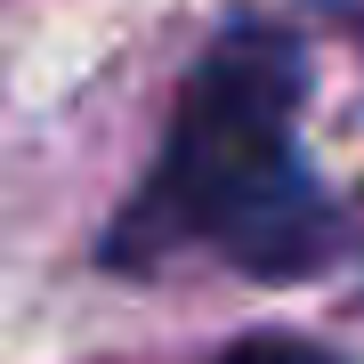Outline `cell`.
Here are the masks:
<instances>
[{"label":"cell","instance_id":"cell-1","mask_svg":"<svg viewBox=\"0 0 364 364\" xmlns=\"http://www.w3.org/2000/svg\"><path fill=\"white\" fill-rule=\"evenodd\" d=\"M299 105H308L299 33L267 16L227 25L178 81L154 170L105 227V267L138 275L210 251L259 284L316 275L340 243V210L299 154Z\"/></svg>","mask_w":364,"mask_h":364},{"label":"cell","instance_id":"cell-2","mask_svg":"<svg viewBox=\"0 0 364 364\" xmlns=\"http://www.w3.org/2000/svg\"><path fill=\"white\" fill-rule=\"evenodd\" d=\"M219 364H324V356L299 348V340H284V332H259V340H243V348H227Z\"/></svg>","mask_w":364,"mask_h":364}]
</instances>
